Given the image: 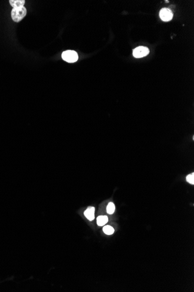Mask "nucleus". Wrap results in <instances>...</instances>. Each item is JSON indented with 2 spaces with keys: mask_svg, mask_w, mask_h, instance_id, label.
I'll return each mask as SVG.
<instances>
[{
  "mask_svg": "<svg viewBox=\"0 0 194 292\" xmlns=\"http://www.w3.org/2000/svg\"><path fill=\"white\" fill-rule=\"evenodd\" d=\"M62 58L64 61L68 63H73L78 61V53L75 51L67 50L62 53Z\"/></svg>",
  "mask_w": 194,
  "mask_h": 292,
  "instance_id": "f03ea898",
  "label": "nucleus"
},
{
  "mask_svg": "<svg viewBox=\"0 0 194 292\" xmlns=\"http://www.w3.org/2000/svg\"><path fill=\"white\" fill-rule=\"evenodd\" d=\"M115 210V206L113 202H109L107 208V213L109 214H113Z\"/></svg>",
  "mask_w": 194,
  "mask_h": 292,
  "instance_id": "1a4fd4ad",
  "label": "nucleus"
},
{
  "mask_svg": "<svg viewBox=\"0 0 194 292\" xmlns=\"http://www.w3.org/2000/svg\"><path fill=\"white\" fill-rule=\"evenodd\" d=\"M150 53V50L146 47H144V46H139L137 47L136 49L133 50V56L135 58H142L144 57H146L147 55H148Z\"/></svg>",
  "mask_w": 194,
  "mask_h": 292,
  "instance_id": "7ed1b4c3",
  "label": "nucleus"
},
{
  "mask_svg": "<svg viewBox=\"0 0 194 292\" xmlns=\"http://www.w3.org/2000/svg\"><path fill=\"white\" fill-rule=\"evenodd\" d=\"M27 14V10L24 6L13 8L11 12V17L15 22H19Z\"/></svg>",
  "mask_w": 194,
  "mask_h": 292,
  "instance_id": "f257e3e1",
  "label": "nucleus"
},
{
  "mask_svg": "<svg viewBox=\"0 0 194 292\" xmlns=\"http://www.w3.org/2000/svg\"><path fill=\"white\" fill-rule=\"evenodd\" d=\"M97 224L99 226H102L108 222V218L107 216H99L97 218Z\"/></svg>",
  "mask_w": 194,
  "mask_h": 292,
  "instance_id": "0eeeda50",
  "label": "nucleus"
},
{
  "mask_svg": "<svg viewBox=\"0 0 194 292\" xmlns=\"http://www.w3.org/2000/svg\"><path fill=\"white\" fill-rule=\"evenodd\" d=\"M9 2L13 8L23 7L25 4L24 0H10Z\"/></svg>",
  "mask_w": 194,
  "mask_h": 292,
  "instance_id": "423d86ee",
  "label": "nucleus"
},
{
  "mask_svg": "<svg viewBox=\"0 0 194 292\" xmlns=\"http://www.w3.org/2000/svg\"><path fill=\"white\" fill-rule=\"evenodd\" d=\"M103 231L105 233L108 235H111L114 233V229L112 228V226L107 225L103 227Z\"/></svg>",
  "mask_w": 194,
  "mask_h": 292,
  "instance_id": "6e6552de",
  "label": "nucleus"
},
{
  "mask_svg": "<svg viewBox=\"0 0 194 292\" xmlns=\"http://www.w3.org/2000/svg\"><path fill=\"white\" fill-rule=\"evenodd\" d=\"M159 16L163 21L169 22L173 19V13L169 8H163L160 11Z\"/></svg>",
  "mask_w": 194,
  "mask_h": 292,
  "instance_id": "20e7f679",
  "label": "nucleus"
},
{
  "mask_svg": "<svg viewBox=\"0 0 194 292\" xmlns=\"http://www.w3.org/2000/svg\"><path fill=\"white\" fill-rule=\"evenodd\" d=\"M186 180L187 181V182L189 183V184L193 185L194 184V173H192L190 174L189 175H187V178H186Z\"/></svg>",
  "mask_w": 194,
  "mask_h": 292,
  "instance_id": "9d476101",
  "label": "nucleus"
},
{
  "mask_svg": "<svg viewBox=\"0 0 194 292\" xmlns=\"http://www.w3.org/2000/svg\"><path fill=\"white\" fill-rule=\"evenodd\" d=\"M94 213H95V208L94 207L92 206H90L88 207L87 210L84 212V215L89 220L92 221L95 218L94 216Z\"/></svg>",
  "mask_w": 194,
  "mask_h": 292,
  "instance_id": "39448f33",
  "label": "nucleus"
}]
</instances>
